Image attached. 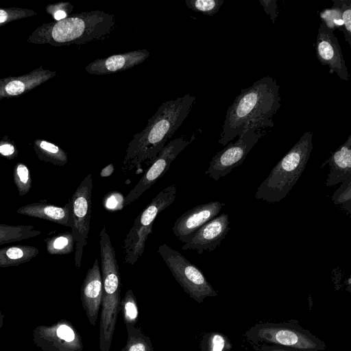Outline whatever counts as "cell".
Here are the masks:
<instances>
[{
    "label": "cell",
    "mask_w": 351,
    "mask_h": 351,
    "mask_svg": "<svg viewBox=\"0 0 351 351\" xmlns=\"http://www.w3.org/2000/svg\"><path fill=\"white\" fill-rule=\"evenodd\" d=\"M280 86L270 76L243 88L228 108L219 143L226 145L252 128H272V117L280 107Z\"/></svg>",
    "instance_id": "1"
},
{
    "label": "cell",
    "mask_w": 351,
    "mask_h": 351,
    "mask_svg": "<svg viewBox=\"0 0 351 351\" xmlns=\"http://www.w3.org/2000/svg\"><path fill=\"white\" fill-rule=\"evenodd\" d=\"M195 99L188 93L162 104L145 128L128 143L123 159L125 168L139 170L143 163L151 165L189 114Z\"/></svg>",
    "instance_id": "2"
},
{
    "label": "cell",
    "mask_w": 351,
    "mask_h": 351,
    "mask_svg": "<svg viewBox=\"0 0 351 351\" xmlns=\"http://www.w3.org/2000/svg\"><path fill=\"white\" fill-rule=\"evenodd\" d=\"M103 285L99 324V350L109 351L120 312L121 276L114 248L105 227L99 233Z\"/></svg>",
    "instance_id": "3"
},
{
    "label": "cell",
    "mask_w": 351,
    "mask_h": 351,
    "mask_svg": "<svg viewBox=\"0 0 351 351\" xmlns=\"http://www.w3.org/2000/svg\"><path fill=\"white\" fill-rule=\"evenodd\" d=\"M313 132H305L258 187L256 199L276 203L285 198L302 176L313 150Z\"/></svg>",
    "instance_id": "4"
},
{
    "label": "cell",
    "mask_w": 351,
    "mask_h": 351,
    "mask_svg": "<svg viewBox=\"0 0 351 351\" xmlns=\"http://www.w3.org/2000/svg\"><path fill=\"white\" fill-rule=\"evenodd\" d=\"M114 25L113 14L93 10L59 21L53 25L51 36L58 43L84 44L104 38Z\"/></svg>",
    "instance_id": "5"
},
{
    "label": "cell",
    "mask_w": 351,
    "mask_h": 351,
    "mask_svg": "<svg viewBox=\"0 0 351 351\" xmlns=\"http://www.w3.org/2000/svg\"><path fill=\"white\" fill-rule=\"evenodd\" d=\"M177 195L176 186L163 189L134 219L123 243L124 263L134 265L143 255L158 215L171 206Z\"/></svg>",
    "instance_id": "6"
},
{
    "label": "cell",
    "mask_w": 351,
    "mask_h": 351,
    "mask_svg": "<svg viewBox=\"0 0 351 351\" xmlns=\"http://www.w3.org/2000/svg\"><path fill=\"white\" fill-rule=\"evenodd\" d=\"M157 252L177 282L191 298L200 303L206 297L216 295L202 271L181 253L165 243L159 245Z\"/></svg>",
    "instance_id": "7"
},
{
    "label": "cell",
    "mask_w": 351,
    "mask_h": 351,
    "mask_svg": "<svg viewBox=\"0 0 351 351\" xmlns=\"http://www.w3.org/2000/svg\"><path fill=\"white\" fill-rule=\"evenodd\" d=\"M92 174L89 173L75 191L71 203L73 226L71 233L75 241V265L80 268L84 247L87 244L90 230L92 208Z\"/></svg>",
    "instance_id": "8"
},
{
    "label": "cell",
    "mask_w": 351,
    "mask_h": 351,
    "mask_svg": "<svg viewBox=\"0 0 351 351\" xmlns=\"http://www.w3.org/2000/svg\"><path fill=\"white\" fill-rule=\"evenodd\" d=\"M265 132L260 128L245 132L234 143H230L212 158L205 173L215 181L226 176L235 167L241 165L249 152Z\"/></svg>",
    "instance_id": "9"
},
{
    "label": "cell",
    "mask_w": 351,
    "mask_h": 351,
    "mask_svg": "<svg viewBox=\"0 0 351 351\" xmlns=\"http://www.w3.org/2000/svg\"><path fill=\"white\" fill-rule=\"evenodd\" d=\"M194 139L184 136L176 138L166 144L160 152L155 160L147 169L134 187L125 197L124 206L136 200L143 193L149 189L169 169L170 165L178 154Z\"/></svg>",
    "instance_id": "10"
},
{
    "label": "cell",
    "mask_w": 351,
    "mask_h": 351,
    "mask_svg": "<svg viewBox=\"0 0 351 351\" xmlns=\"http://www.w3.org/2000/svg\"><path fill=\"white\" fill-rule=\"evenodd\" d=\"M315 52L319 62L329 67L330 74L336 73L341 80L348 81L349 74L338 40L322 23L318 28Z\"/></svg>",
    "instance_id": "11"
},
{
    "label": "cell",
    "mask_w": 351,
    "mask_h": 351,
    "mask_svg": "<svg viewBox=\"0 0 351 351\" xmlns=\"http://www.w3.org/2000/svg\"><path fill=\"white\" fill-rule=\"evenodd\" d=\"M224 205L219 201H212L187 210L175 221L172 228L173 234L186 243L201 226L219 215Z\"/></svg>",
    "instance_id": "12"
},
{
    "label": "cell",
    "mask_w": 351,
    "mask_h": 351,
    "mask_svg": "<svg viewBox=\"0 0 351 351\" xmlns=\"http://www.w3.org/2000/svg\"><path fill=\"white\" fill-rule=\"evenodd\" d=\"M229 224L228 214L217 215L201 226L189 241L184 243L182 250H195L199 254L215 250L229 232Z\"/></svg>",
    "instance_id": "13"
},
{
    "label": "cell",
    "mask_w": 351,
    "mask_h": 351,
    "mask_svg": "<svg viewBox=\"0 0 351 351\" xmlns=\"http://www.w3.org/2000/svg\"><path fill=\"white\" fill-rule=\"evenodd\" d=\"M149 56L146 49H136L99 58L90 62L85 68L92 75H108L123 71L143 62Z\"/></svg>",
    "instance_id": "14"
},
{
    "label": "cell",
    "mask_w": 351,
    "mask_h": 351,
    "mask_svg": "<svg viewBox=\"0 0 351 351\" xmlns=\"http://www.w3.org/2000/svg\"><path fill=\"white\" fill-rule=\"evenodd\" d=\"M103 293L101 274L98 259L88 269L81 289V299L89 323L95 326Z\"/></svg>",
    "instance_id": "15"
},
{
    "label": "cell",
    "mask_w": 351,
    "mask_h": 351,
    "mask_svg": "<svg viewBox=\"0 0 351 351\" xmlns=\"http://www.w3.org/2000/svg\"><path fill=\"white\" fill-rule=\"evenodd\" d=\"M328 165L330 171L326 186L330 187L351 178V135L321 166Z\"/></svg>",
    "instance_id": "16"
},
{
    "label": "cell",
    "mask_w": 351,
    "mask_h": 351,
    "mask_svg": "<svg viewBox=\"0 0 351 351\" xmlns=\"http://www.w3.org/2000/svg\"><path fill=\"white\" fill-rule=\"evenodd\" d=\"M16 213L23 215L48 220L72 228V206L71 201L61 207L41 203L29 204L20 207Z\"/></svg>",
    "instance_id": "17"
},
{
    "label": "cell",
    "mask_w": 351,
    "mask_h": 351,
    "mask_svg": "<svg viewBox=\"0 0 351 351\" xmlns=\"http://www.w3.org/2000/svg\"><path fill=\"white\" fill-rule=\"evenodd\" d=\"M38 248L30 245H12L0 249V267L18 265L38 254Z\"/></svg>",
    "instance_id": "18"
},
{
    "label": "cell",
    "mask_w": 351,
    "mask_h": 351,
    "mask_svg": "<svg viewBox=\"0 0 351 351\" xmlns=\"http://www.w3.org/2000/svg\"><path fill=\"white\" fill-rule=\"evenodd\" d=\"M41 231L32 226H10L0 223V245L36 237Z\"/></svg>",
    "instance_id": "19"
},
{
    "label": "cell",
    "mask_w": 351,
    "mask_h": 351,
    "mask_svg": "<svg viewBox=\"0 0 351 351\" xmlns=\"http://www.w3.org/2000/svg\"><path fill=\"white\" fill-rule=\"evenodd\" d=\"M128 339L125 346L120 351H155L149 337L141 328L126 326Z\"/></svg>",
    "instance_id": "20"
},
{
    "label": "cell",
    "mask_w": 351,
    "mask_h": 351,
    "mask_svg": "<svg viewBox=\"0 0 351 351\" xmlns=\"http://www.w3.org/2000/svg\"><path fill=\"white\" fill-rule=\"evenodd\" d=\"M47 252L52 255H64L75 250V241L71 232H67L45 239Z\"/></svg>",
    "instance_id": "21"
},
{
    "label": "cell",
    "mask_w": 351,
    "mask_h": 351,
    "mask_svg": "<svg viewBox=\"0 0 351 351\" xmlns=\"http://www.w3.org/2000/svg\"><path fill=\"white\" fill-rule=\"evenodd\" d=\"M120 311L125 326H135L138 320L139 312L136 297L131 289H128L120 302Z\"/></svg>",
    "instance_id": "22"
},
{
    "label": "cell",
    "mask_w": 351,
    "mask_h": 351,
    "mask_svg": "<svg viewBox=\"0 0 351 351\" xmlns=\"http://www.w3.org/2000/svg\"><path fill=\"white\" fill-rule=\"evenodd\" d=\"M319 17L322 21V23L332 32L335 29L343 32L341 11L336 4L333 3L331 8L323 10L319 13Z\"/></svg>",
    "instance_id": "23"
},
{
    "label": "cell",
    "mask_w": 351,
    "mask_h": 351,
    "mask_svg": "<svg viewBox=\"0 0 351 351\" xmlns=\"http://www.w3.org/2000/svg\"><path fill=\"white\" fill-rule=\"evenodd\" d=\"M14 181L19 195H25L29 191L32 180L29 171L24 164L16 165L14 169Z\"/></svg>",
    "instance_id": "24"
},
{
    "label": "cell",
    "mask_w": 351,
    "mask_h": 351,
    "mask_svg": "<svg viewBox=\"0 0 351 351\" xmlns=\"http://www.w3.org/2000/svg\"><path fill=\"white\" fill-rule=\"evenodd\" d=\"M224 0H185L186 6L195 11L208 16L215 14Z\"/></svg>",
    "instance_id": "25"
},
{
    "label": "cell",
    "mask_w": 351,
    "mask_h": 351,
    "mask_svg": "<svg viewBox=\"0 0 351 351\" xmlns=\"http://www.w3.org/2000/svg\"><path fill=\"white\" fill-rule=\"evenodd\" d=\"M271 334L272 335H271L270 339H273V341L280 344L302 348L306 346L302 343V340L306 339L302 338V335L291 330H278Z\"/></svg>",
    "instance_id": "26"
},
{
    "label": "cell",
    "mask_w": 351,
    "mask_h": 351,
    "mask_svg": "<svg viewBox=\"0 0 351 351\" xmlns=\"http://www.w3.org/2000/svg\"><path fill=\"white\" fill-rule=\"evenodd\" d=\"M332 200L335 205H341L351 214V178L341 182L340 187L334 192Z\"/></svg>",
    "instance_id": "27"
},
{
    "label": "cell",
    "mask_w": 351,
    "mask_h": 351,
    "mask_svg": "<svg viewBox=\"0 0 351 351\" xmlns=\"http://www.w3.org/2000/svg\"><path fill=\"white\" fill-rule=\"evenodd\" d=\"M341 14V19L343 24V34L346 41L351 47V1L350 0H332Z\"/></svg>",
    "instance_id": "28"
},
{
    "label": "cell",
    "mask_w": 351,
    "mask_h": 351,
    "mask_svg": "<svg viewBox=\"0 0 351 351\" xmlns=\"http://www.w3.org/2000/svg\"><path fill=\"white\" fill-rule=\"evenodd\" d=\"M39 146L47 152V155L51 158L50 160L53 163L58 165H64L66 163V154L56 145L43 141L40 142Z\"/></svg>",
    "instance_id": "29"
},
{
    "label": "cell",
    "mask_w": 351,
    "mask_h": 351,
    "mask_svg": "<svg viewBox=\"0 0 351 351\" xmlns=\"http://www.w3.org/2000/svg\"><path fill=\"white\" fill-rule=\"evenodd\" d=\"M125 197L117 191H111L106 194L102 199L104 208L108 212H116L124 207Z\"/></svg>",
    "instance_id": "30"
},
{
    "label": "cell",
    "mask_w": 351,
    "mask_h": 351,
    "mask_svg": "<svg viewBox=\"0 0 351 351\" xmlns=\"http://www.w3.org/2000/svg\"><path fill=\"white\" fill-rule=\"evenodd\" d=\"M265 13L269 16L272 23H274L278 16L277 1L276 0H260L259 1Z\"/></svg>",
    "instance_id": "31"
},
{
    "label": "cell",
    "mask_w": 351,
    "mask_h": 351,
    "mask_svg": "<svg viewBox=\"0 0 351 351\" xmlns=\"http://www.w3.org/2000/svg\"><path fill=\"white\" fill-rule=\"evenodd\" d=\"M25 88L23 82L16 80L12 81L7 84L5 90L6 93L11 95H16L22 93Z\"/></svg>",
    "instance_id": "32"
},
{
    "label": "cell",
    "mask_w": 351,
    "mask_h": 351,
    "mask_svg": "<svg viewBox=\"0 0 351 351\" xmlns=\"http://www.w3.org/2000/svg\"><path fill=\"white\" fill-rule=\"evenodd\" d=\"M224 339L220 335H214L210 341L208 351H222L224 347Z\"/></svg>",
    "instance_id": "33"
},
{
    "label": "cell",
    "mask_w": 351,
    "mask_h": 351,
    "mask_svg": "<svg viewBox=\"0 0 351 351\" xmlns=\"http://www.w3.org/2000/svg\"><path fill=\"white\" fill-rule=\"evenodd\" d=\"M14 152L13 145L10 144H3L0 145V153L3 156H10Z\"/></svg>",
    "instance_id": "34"
},
{
    "label": "cell",
    "mask_w": 351,
    "mask_h": 351,
    "mask_svg": "<svg viewBox=\"0 0 351 351\" xmlns=\"http://www.w3.org/2000/svg\"><path fill=\"white\" fill-rule=\"evenodd\" d=\"M114 165L112 163H110L101 169L100 172V176L104 178L108 177L112 174V173L114 172Z\"/></svg>",
    "instance_id": "35"
},
{
    "label": "cell",
    "mask_w": 351,
    "mask_h": 351,
    "mask_svg": "<svg viewBox=\"0 0 351 351\" xmlns=\"http://www.w3.org/2000/svg\"><path fill=\"white\" fill-rule=\"evenodd\" d=\"M66 12L63 10H57L54 14L53 17L57 21H61L66 18Z\"/></svg>",
    "instance_id": "36"
},
{
    "label": "cell",
    "mask_w": 351,
    "mask_h": 351,
    "mask_svg": "<svg viewBox=\"0 0 351 351\" xmlns=\"http://www.w3.org/2000/svg\"><path fill=\"white\" fill-rule=\"evenodd\" d=\"M8 18V14L5 11L0 10V23H3L6 21Z\"/></svg>",
    "instance_id": "37"
}]
</instances>
